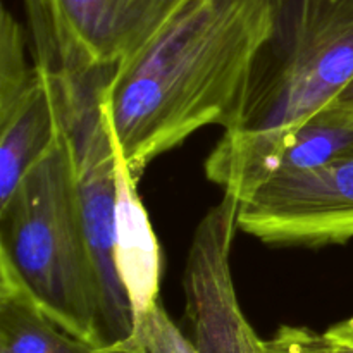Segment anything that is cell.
I'll return each mask as SVG.
<instances>
[{
	"label": "cell",
	"instance_id": "cell-1",
	"mask_svg": "<svg viewBox=\"0 0 353 353\" xmlns=\"http://www.w3.org/2000/svg\"><path fill=\"white\" fill-rule=\"evenodd\" d=\"M269 30L265 0H185L114 71L100 109L134 178L202 128L233 126Z\"/></svg>",
	"mask_w": 353,
	"mask_h": 353
},
{
	"label": "cell",
	"instance_id": "cell-2",
	"mask_svg": "<svg viewBox=\"0 0 353 353\" xmlns=\"http://www.w3.org/2000/svg\"><path fill=\"white\" fill-rule=\"evenodd\" d=\"M240 112L205 161L209 181L241 202L274 172L307 119L353 81V0H265Z\"/></svg>",
	"mask_w": 353,
	"mask_h": 353
},
{
	"label": "cell",
	"instance_id": "cell-3",
	"mask_svg": "<svg viewBox=\"0 0 353 353\" xmlns=\"http://www.w3.org/2000/svg\"><path fill=\"white\" fill-rule=\"evenodd\" d=\"M0 268L12 272L57 326L99 348L100 285L83 226L74 152L64 126L0 205Z\"/></svg>",
	"mask_w": 353,
	"mask_h": 353
},
{
	"label": "cell",
	"instance_id": "cell-4",
	"mask_svg": "<svg viewBox=\"0 0 353 353\" xmlns=\"http://www.w3.org/2000/svg\"><path fill=\"white\" fill-rule=\"evenodd\" d=\"M37 68L52 76L112 69L137 55L185 0H23Z\"/></svg>",
	"mask_w": 353,
	"mask_h": 353
},
{
	"label": "cell",
	"instance_id": "cell-5",
	"mask_svg": "<svg viewBox=\"0 0 353 353\" xmlns=\"http://www.w3.org/2000/svg\"><path fill=\"white\" fill-rule=\"evenodd\" d=\"M238 228L272 247L353 240V147L324 168L271 178L240 202Z\"/></svg>",
	"mask_w": 353,
	"mask_h": 353
},
{
	"label": "cell",
	"instance_id": "cell-6",
	"mask_svg": "<svg viewBox=\"0 0 353 353\" xmlns=\"http://www.w3.org/2000/svg\"><path fill=\"white\" fill-rule=\"evenodd\" d=\"M240 200L224 193L193 233L183 286L192 340L202 353H268L238 302L231 252Z\"/></svg>",
	"mask_w": 353,
	"mask_h": 353
},
{
	"label": "cell",
	"instance_id": "cell-7",
	"mask_svg": "<svg viewBox=\"0 0 353 353\" xmlns=\"http://www.w3.org/2000/svg\"><path fill=\"white\" fill-rule=\"evenodd\" d=\"M105 116V114H103ZM109 121V119H107ZM110 126V123H109ZM116 176V247L114 259L119 281L126 292L137 324V345L148 314L159 302L161 286V248L150 217L138 193V178L128 168L121 145L110 128Z\"/></svg>",
	"mask_w": 353,
	"mask_h": 353
},
{
	"label": "cell",
	"instance_id": "cell-8",
	"mask_svg": "<svg viewBox=\"0 0 353 353\" xmlns=\"http://www.w3.org/2000/svg\"><path fill=\"white\" fill-rule=\"evenodd\" d=\"M62 130L54 78L38 68V79L14 105L0 112V205L43 157Z\"/></svg>",
	"mask_w": 353,
	"mask_h": 353
},
{
	"label": "cell",
	"instance_id": "cell-9",
	"mask_svg": "<svg viewBox=\"0 0 353 353\" xmlns=\"http://www.w3.org/2000/svg\"><path fill=\"white\" fill-rule=\"evenodd\" d=\"M0 353H102L54 323L0 268Z\"/></svg>",
	"mask_w": 353,
	"mask_h": 353
},
{
	"label": "cell",
	"instance_id": "cell-10",
	"mask_svg": "<svg viewBox=\"0 0 353 353\" xmlns=\"http://www.w3.org/2000/svg\"><path fill=\"white\" fill-rule=\"evenodd\" d=\"M352 147L353 110L330 103L300 126L292 143L283 152L271 178L316 171Z\"/></svg>",
	"mask_w": 353,
	"mask_h": 353
},
{
	"label": "cell",
	"instance_id": "cell-11",
	"mask_svg": "<svg viewBox=\"0 0 353 353\" xmlns=\"http://www.w3.org/2000/svg\"><path fill=\"white\" fill-rule=\"evenodd\" d=\"M37 79L38 68L28 64L23 26L3 7L0 14V112L14 105Z\"/></svg>",
	"mask_w": 353,
	"mask_h": 353
},
{
	"label": "cell",
	"instance_id": "cell-12",
	"mask_svg": "<svg viewBox=\"0 0 353 353\" xmlns=\"http://www.w3.org/2000/svg\"><path fill=\"white\" fill-rule=\"evenodd\" d=\"M268 353H353V316L314 331L307 326H281L269 340Z\"/></svg>",
	"mask_w": 353,
	"mask_h": 353
},
{
	"label": "cell",
	"instance_id": "cell-13",
	"mask_svg": "<svg viewBox=\"0 0 353 353\" xmlns=\"http://www.w3.org/2000/svg\"><path fill=\"white\" fill-rule=\"evenodd\" d=\"M140 343L145 353H202L192 338L181 333L159 300L141 327Z\"/></svg>",
	"mask_w": 353,
	"mask_h": 353
},
{
	"label": "cell",
	"instance_id": "cell-14",
	"mask_svg": "<svg viewBox=\"0 0 353 353\" xmlns=\"http://www.w3.org/2000/svg\"><path fill=\"white\" fill-rule=\"evenodd\" d=\"M331 103H338V105L345 107V109L353 110V81L343 90V92H341V95Z\"/></svg>",
	"mask_w": 353,
	"mask_h": 353
}]
</instances>
